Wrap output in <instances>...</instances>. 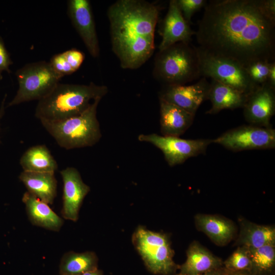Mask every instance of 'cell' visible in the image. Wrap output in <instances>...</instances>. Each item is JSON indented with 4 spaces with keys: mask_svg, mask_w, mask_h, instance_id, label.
Instances as JSON below:
<instances>
[{
    "mask_svg": "<svg viewBox=\"0 0 275 275\" xmlns=\"http://www.w3.org/2000/svg\"><path fill=\"white\" fill-rule=\"evenodd\" d=\"M16 75L18 88L8 106L40 100L51 92L61 78L49 62L45 61L26 64L16 71Z\"/></svg>",
    "mask_w": 275,
    "mask_h": 275,
    "instance_id": "52a82bcc",
    "label": "cell"
},
{
    "mask_svg": "<svg viewBox=\"0 0 275 275\" xmlns=\"http://www.w3.org/2000/svg\"><path fill=\"white\" fill-rule=\"evenodd\" d=\"M2 77V75H1V71H0V79H1Z\"/></svg>",
    "mask_w": 275,
    "mask_h": 275,
    "instance_id": "74e56055",
    "label": "cell"
},
{
    "mask_svg": "<svg viewBox=\"0 0 275 275\" xmlns=\"http://www.w3.org/2000/svg\"><path fill=\"white\" fill-rule=\"evenodd\" d=\"M270 63V62L268 61L259 60L244 67L252 81L257 86H260L267 82Z\"/></svg>",
    "mask_w": 275,
    "mask_h": 275,
    "instance_id": "4316f807",
    "label": "cell"
},
{
    "mask_svg": "<svg viewBox=\"0 0 275 275\" xmlns=\"http://www.w3.org/2000/svg\"><path fill=\"white\" fill-rule=\"evenodd\" d=\"M19 163L24 171L55 173L58 169L56 160L45 145L28 148L22 155Z\"/></svg>",
    "mask_w": 275,
    "mask_h": 275,
    "instance_id": "603a6c76",
    "label": "cell"
},
{
    "mask_svg": "<svg viewBox=\"0 0 275 275\" xmlns=\"http://www.w3.org/2000/svg\"><path fill=\"white\" fill-rule=\"evenodd\" d=\"M248 250L252 264L251 272L258 275L273 274L275 266L274 244Z\"/></svg>",
    "mask_w": 275,
    "mask_h": 275,
    "instance_id": "d4e9b609",
    "label": "cell"
},
{
    "mask_svg": "<svg viewBox=\"0 0 275 275\" xmlns=\"http://www.w3.org/2000/svg\"><path fill=\"white\" fill-rule=\"evenodd\" d=\"M240 231L236 244L247 250L275 244V228L273 226L258 225L240 219Z\"/></svg>",
    "mask_w": 275,
    "mask_h": 275,
    "instance_id": "7402d4cb",
    "label": "cell"
},
{
    "mask_svg": "<svg viewBox=\"0 0 275 275\" xmlns=\"http://www.w3.org/2000/svg\"><path fill=\"white\" fill-rule=\"evenodd\" d=\"M138 139L140 142L151 143L160 150L170 167L182 164L191 157L205 154L208 147L213 143L211 139H183L156 133L141 134Z\"/></svg>",
    "mask_w": 275,
    "mask_h": 275,
    "instance_id": "30bf717a",
    "label": "cell"
},
{
    "mask_svg": "<svg viewBox=\"0 0 275 275\" xmlns=\"http://www.w3.org/2000/svg\"><path fill=\"white\" fill-rule=\"evenodd\" d=\"M0 142H1V139H0Z\"/></svg>",
    "mask_w": 275,
    "mask_h": 275,
    "instance_id": "f35d334b",
    "label": "cell"
},
{
    "mask_svg": "<svg viewBox=\"0 0 275 275\" xmlns=\"http://www.w3.org/2000/svg\"><path fill=\"white\" fill-rule=\"evenodd\" d=\"M261 4L265 12L270 17L275 19V1L261 0Z\"/></svg>",
    "mask_w": 275,
    "mask_h": 275,
    "instance_id": "1f68e13d",
    "label": "cell"
},
{
    "mask_svg": "<svg viewBox=\"0 0 275 275\" xmlns=\"http://www.w3.org/2000/svg\"><path fill=\"white\" fill-rule=\"evenodd\" d=\"M160 31L162 39L158 47L159 51L177 43H189L196 33L182 16L176 0L170 1L168 10L162 21Z\"/></svg>",
    "mask_w": 275,
    "mask_h": 275,
    "instance_id": "9a60e30c",
    "label": "cell"
},
{
    "mask_svg": "<svg viewBox=\"0 0 275 275\" xmlns=\"http://www.w3.org/2000/svg\"><path fill=\"white\" fill-rule=\"evenodd\" d=\"M204 8L195 33L201 49L243 67L275 61V19L261 0H212Z\"/></svg>",
    "mask_w": 275,
    "mask_h": 275,
    "instance_id": "6da1fadb",
    "label": "cell"
},
{
    "mask_svg": "<svg viewBox=\"0 0 275 275\" xmlns=\"http://www.w3.org/2000/svg\"><path fill=\"white\" fill-rule=\"evenodd\" d=\"M7 97V95H6L5 96H4V98L2 101V104H1V108H0V121H1V119H2L3 115H4V104H5V100H6V98Z\"/></svg>",
    "mask_w": 275,
    "mask_h": 275,
    "instance_id": "8d00e7d4",
    "label": "cell"
},
{
    "mask_svg": "<svg viewBox=\"0 0 275 275\" xmlns=\"http://www.w3.org/2000/svg\"><path fill=\"white\" fill-rule=\"evenodd\" d=\"M201 75L209 77L249 96L259 86L251 79L243 66L234 61L208 53L196 47Z\"/></svg>",
    "mask_w": 275,
    "mask_h": 275,
    "instance_id": "ba28073f",
    "label": "cell"
},
{
    "mask_svg": "<svg viewBox=\"0 0 275 275\" xmlns=\"http://www.w3.org/2000/svg\"><path fill=\"white\" fill-rule=\"evenodd\" d=\"M81 275H103L102 271L98 269L86 272Z\"/></svg>",
    "mask_w": 275,
    "mask_h": 275,
    "instance_id": "e575fe53",
    "label": "cell"
},
{
    "mask_svg": "<svg viewBox=\"0 0 275 275\" xmlns=\"http://www.w3.org/2000/svg\"><path fill=\"white\" fill-rule=\"evenodd\" d=\"M267 83L275 89V61L270 63Z\"/></svg>",
    "mask_w": 275,
    "mask_h": 275,
    "instance_id": "d6a6232c",
    "label": "cell"
},
{
    "mask_svg": "<svg viewBox=\"0 0 275 275\" xmlns=\"http://www.w3.org/2000/svg\"><path fill=\"white\" fill-rule=\"evenodd\" d=\"M68 15L90 55L97 58L100 48L91 6L88 0H70Z\"/></svg>",
    "mask_w": 275,
    "mask_h": 275,
    "instance_id": "8fae6325",
    "label": "cell"
},
{
    "mask_svg": "<svg viewBox=\"0 0 275 275\" xmlns=\"http://www.w3.org/2000/svg\"><path fill=\"white\" fill-rule=\"evenodd\" d=\"M248 96L229 86L211 79L207 96L211 107L206 113L215 114L223 109L243 108Z\"/></svg>",
    "mask_w": 275,
    "mask_h": 275,
    "instance_id": "d6986e66",
    "label": "cell"
},
{
    "mask_svg": "<svg viewBox=\"0 0 275 275\" xmlns=\"http://www.w3.org/2000/svg\"><path fill=\"white\" fill-rule=\"evenodd\" d=\"M177 6L184 18L189 23L193 15L207 4L206 0H176Z\"/></svg>",
    "mask_w": 275,
    "mask_h": 275,
    "instance_id": "83f0119b",
    "label": "cell"
},
{
    "mask_svg": "<svg viewBox=\"0 0 275 275\" xmlns=\"http://www.w3.org/2000/svg\"><path fill=\"white\" fill-rule=\"evenodd\" d=\"M49 63L54 72L61 78L74 72L66 61L63 52L54 55Z\"/></svg>",
    "mask_w": 275,
    "mask_h": 275,
    "instance_id": "f1b7e54d",
    "label": "cell"
},
{
    "mask_svg": "<svg viewBox=\"0 0 275 275\" xmlns=\"http://www.w3.org/2000/svg\"><path fill=\"white\" fill-rule=\"evenodd\" d=\"M98 269V258L93 252L65 253L59 265L60 275H81Z\"/></svg>",
    "mask_w": 275,
    "mask_h": 275,
    "instance_id": "cb8c5ba5",
    "label": "cell"
},
{
    "mask_svg": "<svg viewBox=\"0 0 275 275\" xmlns=\"http://www.w3.org/2000/svg\"><path fill=\"white\" fill-rule=\"evenodd\" d=\"M102 98L95 99L82 113L59 121L41 120L58 145L66 150L91 147L102 136L97 109Z\"/></svg>",
    "mask_w": 275,
    "mask_h": 275,
    "instance_id": "277c9868",
    "label": "cell"
},
{
    "mask_svg": "<svg viewBox=\"0 0 275 275\" xmlns=\"http://www.w3.org/2000/svg\"><path fill=\"white\" fill-rule=\"evenodd\" d=\"M54 174L22 171L19 179L28 193L46 203L51 204L57 193V180Z\"/></svg>",
    "mask_w": 275,
    "mask_h": 275,
    "instance_id": "ffe728a7",
    "label": "cell"
},
{
    "mask_svg": "<svg viewBox=\"0 0 275 275\" xmlns=\"http://www.w3.org/2000/svg\"><path fill=\"white\" fill-rule=\"evenodd\" d=\"M159 13L157 6L142 0H119L109 7L112 50L122 68L138 69L152 56Z\"/></svg>",
    "mask_w": 275,
    "mask_h": 275,
    "instance_id": "7a4b0ae2",
    "label": "cell"
},
{
    "mask_svg": "<svg viewBox=\"0 0 275 275\" xmlns=\"http://www.w3.org/2000/svg\"><path fill=\"white\" fill-rule=\"evenodd\" d=\"M174 275H181L179 273ZM198 275H230V272L227 270L224 266L214 270Z\"/></svg>",
    "mask_w": 275,
    "mask_h": 275,
    "instance_id": "836d02e7",
    "label": "cell"
},
{
    "mask_svg": "<svg viewBox=\"0 0 275 275\" xmlns=\"http://www.w3.org/2000/svg\"><path fill=\"white\" fill-rule=\"evenodd\" d=\"M22 201L29 218L33 225L53 231L60 230L63 221L48 204L28 191L23 195Z\"/></svg>",
    "mask_w": 275,
    "mask_h": 275,
    "instance_id": "44dd1931",
    "label": "cell"
},
{
    "mask_svg": "<svg viewBox=\"0 0 275 275\" xmlns=\"http://www.w3.org/2000/svg\"><path fill=\"white\" fill-rule=\"evenodd\" d=\"M159 100L162 135L179 137L191 125L195 115L162 99Z\"/></svg>",
    "mask_w": 275,
    "mask_h": 275,
    "instance_id": "e0dca14e",
    "label": "cell"
},
{
    "mask_svg": "<svg viewBox=\"0 0 275 275\" xmlns=\"http://www.w3.org/2000/svg\"><path fill=\"white\" fill-rule=\"evenodd\" d=\"M72 69L75 72L81 65L85 59V54L81 51L71 49L63 52Z\"/></svg>",
    "mask_w": 275,
    "mask_h": 275,
    "instance_id": "f546056e",
    "label": "cell"
},
{
    "mask_svg": "<svg viewBox=\"0 0 275 275\" xmlns=\"http://www.w3.org/2000/svg\"><path fill=\"white\" fill-rule=\"evenodd\" d=\"M230 275H258L250 271H237L230 272Z\"/></svg>",
    "mask_w": 275,
    "mask_h": 275,
    "instance_id": "d590c367",
    "label": "cell"
},
{
    "mask_svg": "<svg viewBox=\"0 0 275 275\" xmlns=\"http://www.w3.org/2000/svg\"><path fill=\"white\" fill-rule=\"evenodd\" d=\"M153 75L166 86L186 85L199 78L201 75L196 47L179 42L159 51Z\"/></svg>",
    "mask_w": 275,
    "mask_h": 275,
    "instance_id": "5b68a950",
    "label": "cell"
},
{
    "mask_svg": "<svg viewBox=\"0 0 275 275\" xmlns=\"http://www.w3.org/2000/svg\"><path fill=\"white\" fill-rule=\"evenodd\" d=\"M133 243L149 270L155 274L174 275L179 265L174 260V251L164 234L138 227L132 236Z\"/></svg>",
    "mask_w": 275,
    "mask_h": 275,
    "instance_id": "8992f818",
    "label": "cell"
},
{
    "mask_svg": "<svg viewBox=\"0 0 275 275\" xmlns=\"http://www.w3.org/2000/svg\"><path fill=\"white\" fill-rule=\"evenodd\" d=\"M11 64V62L9 55L0 38V71H9V67Z\"/></svg>",
    "mask_w": 275,
    "mask_h": 275,
    "instance_id": "4dcf8cb0",
    "label": "cell"
},
{
    "mask_svg": "<svg viewBox=\"0 0 275 275\" xmlns=\"http://www.w3.org/2000/svg\"><path fill=\"white\" fill-rule=\"evenodd\" d=\"M197 229L204 233L215 244L222 246L228 244L236 233L234 224L220 216L198 214L195 216Z\"/></svg>",
    "mask_w": 275,
    "mask_h": 275,
    "instance_id": "ac0fdd59",
    "label": "cell"
},
{
    "mask_svg": "<svg viewBox=\"0 0 275 275\" xmlns=\"http://www.w3.org/2000/svg\"><path fill=\"white\" fill-rule=\"evenodd\" d=\"M223 266L229 272L250 271L252 264L249 251L239 246L224 262Z\"/></svg>",
    "mask_w": 275,
    "mask_h": 275,
    "instance_id": "484cf974",
    "label": "cell"
},
{
    "mask_svg": "<svg viewBox=\"0 0 275 275\" xmlns=\"http://www.w3.org/2000/svg\"><path fill=\"white\" fill-rule=\"evenodd\" d=\"M223 266V261L197 241L193 242L186 251L185 261L179 266L181 275H198Z\"/></svg>",
    "mask_w": 275,
    "mask_h": 275,
    "instance_id": "2e32d148",
    "label": "cell"
},
{
    "mask_svg": "<svg viewBox=\"0 0 275 275\" xmlns=\"http://www.w3.org/2000/svg\"><path fill=\"white\" fill-rule=\"evenodd\" d=\"M209 88V82L203 77L193 85L166 86L159 99L196 115L201 103L207 100Z\"/></svg>",
    "mask_w": 275,
    "mask_h": 275,
    "instance_id": "7c38bea8",
    "label": "cell"
},
{
    "mask_svg": "<svg viewBox=\"0 0 275 275\" xmlns=\"http://www.w3.org/2000/svg\"><path fill=\"white\" fill-rule=\"evenodd\" d=\"M243 108L244 119L250 124L271 127L275 113V89L267 83L259 86L250 95Z\"/></svg>",
    "mask_w": 275,
    "mask_h": 275,
    "instance_id": "5bb4252c",
    "label": "cell"
},
{
    "mask_svg": "<svg viewBox=\"0 0 275 275\" xmlns=\"http://www.w3.org/2000/svg\"><path fill=\"white\" fill-rule=\"evenodd\" d=\"M213 143L233 152L272 149L275 148V129L251 124L240 126L226 131L213 140Z\"/></svg>",
    "mask_w": 275,
    "mask_h": 275,
    "instance_id": "9c48e42d",
    "label": "cell"
},
{
    "mask_svg": "<svg viewBox=\"0 0 275 275\" xmlns=\"http://www.w3.org/2000/svg\"><path fill=\"white\" fill-rule=\"evenodd\" d=\"M63 183L62 216L76 222L81 204L90 190L82 180L79 171L74 167H67L60 171Z\"/></svg>",
    "mask_w": 275,
    "mask_h": 275,
    "instance_id": "4fadbf2b",
    "label": "cell"
},
{
    "mask_svg": "<svg viewBox=\"0 0 275 275\" xmlns=\"http://www.w3.org/2000/svg\"><path fill=\"white\" fill-rule=\"evenodd\" d=\"M108 92L105 86L61 84L38 100L35 116L40 121H59L77 116L86 111L92 100L102 98Z\"/></svg>",
    "mask_w": 275,
    "mask_h": 275,
    "instance_id": "3957f363",
    "label": "cell"
}]
</instances>
